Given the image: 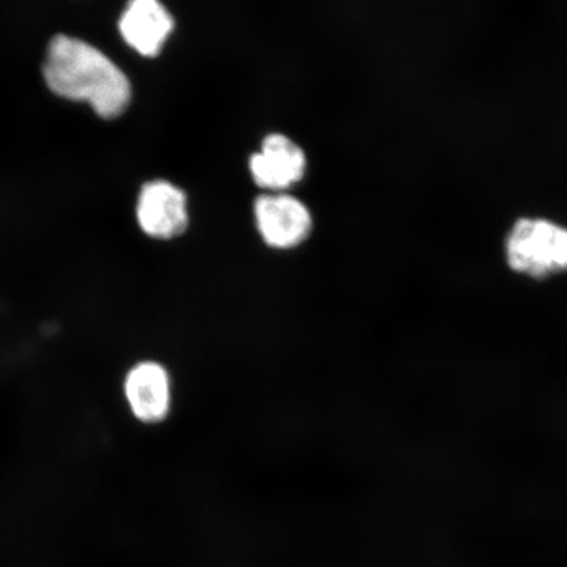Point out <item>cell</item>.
<instances>
[{
	"mask_svg": "<svg viewBox=\"0 0 567 567\" xmlns=\"http://www.w3.org/2000/svg\"><path fill=\"white\" fill-rule=\"evenodd\" d=\"M48 87L68 101L86 102L99 116H122L132 89L123 70L86 41L56 35L44 62Z\"/></svg>",
	"mask_w": 567,
	"mask_h": 567,
	"instance_id": "cell-1",
	"label": "cell"
},
{
	"mask_svg": "<svg viewBox=\"0 0 567 567\" xmlns=\"http://www.w3.org/2000/svg\"><path fill=\"white\" fill-rule=\"evenodd\" d=\"M507 260L532 278L567 271V229L547 219L523 218L507 238Z\"/></svg>",
	"mask_w": 567,
	"mask_h": 567,
	"instance_id": "cell-2",
	"label": "cell"
},
{
	"mask_svg": "<svg viewBox=\"0 0 567 567\" xmlns=\"http://www.w3.org/2000/svg\"><path fill=\"white\" fill-rule=\"evenodd\" d=\"M122 395L134 421L151 427L165 423L175 405L172 371L158 359L134 361L123 375Z\"/></svg>",
	"mask_w": 567,
	"mask_h": 567,
	"instance_id": "cell-3",
	"label": "cell"
},
{
	"mask_svg": "<svg viewBox=\"0 0 567 567\" xmlns=\"http://www.w3.org/2000/svg\"><path fill=\"white\" fill-rule=\"evenodd\" d=\"M254 213L261 238L274 248L299 246L313 228L307 205L290 195H261L255 202Z\"/></svg>",
	"mask_w": 567,
	"mask_h": 567,
	"instance_id": "cell-4",
	"label": "cell"
},
{
	"mask_svg": "<svg viewBox=\"0 0 567 567\" xmlns=\"http://www.w3.org/2000/svg\"><path fill=\"white\" fill-rule=\"evenodd\" d=\"M137 217L147 236L158 239L181 236L188 226L187 197L172 183H147L140 194Z\"/></svg>",
	"mask_w": 567,
	"mask_h": 567,
	"instance_id": "cell-5",
	"label": "cell"
},
{
	"mask_svg": "<svg viewBox=\"0 0 567 567\" xmlns=\"http://www.w3.org/2000/svg\"><path fill=\"white\" fill-rule=\"evenodd\" d=\"M250 172L259 187L280 193L302 179L307 172V155L284 134H269L260 152L252 154Z\"/></svg>",
	"mask_w": 567,
	"mask_h": 567,
	"instance_id": "cell-6",
	"label": "cell"
},
{
	"mask_svg": "<svg viewBox=\"0 0 567 567\" xmlns=\"http://www.w3.org/2000/svg\"><path fill=\"white\" fill-rule=\"evenodd\" d=\"M120 32L141 55L155 56L174 30V19L155 0H133L120 18Z\"/></svg>",
	"mask_w": 567,
	"mask_h": 567,
	"instance_id": "cell-7",
	"label": "cell"
}]
</instances>
